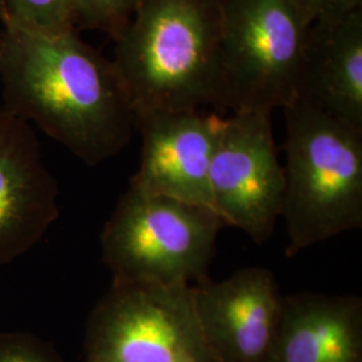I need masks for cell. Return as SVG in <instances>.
<instances>
[{
    "instance_id": "cell-2",
    "label": "cell",
    "mask_w": 362,
    "mask_h": 362,
    "mask_svg": "<svg viewBox=\"0 0 362 362\" xmlns=\"http://www.w3.org/2000/svg\"><path fill=\"white\" fill-rule=\"evenodd\" d=\"M221 0H143L112 59L136 119L219 109Z\"/></svg>"
},
{
    "instance_id": "cell-4",
    "label": "cell",
    "mask_w": 362,
    "mask_h": 362,
    "mask_svg": "<svg viewBox=\"0 0 362 362\" xmlns=\"http://www.w3.org/2000/svg\"><path fill=\"white\" fill-rule=\"evenodd\" d=\"M219 215L129 187L101 233V257L113 282L194 286L208 279L221 228Z\"/></svg>"
},
{
    "instance_id": "cell-6",
    "label": "cell",
    "mask_w": 362,
    "mask_h": 362,
    "mask_svg": "<svg viewBox=\"0 0 362 362\" xmlns=\"http://www.w3.org/2000/svg\"><path fill=\"white\" fill-rule=\"evenodd\" d=\"M85 362H214L192 286L112 282L88 318Z\"/></svg>"
},
{
    "instance_id": "cell-3",
    "label": "cell",
    "mask_w": 362,
    "mask_h": 362,
    "mask_svg": "<svg viewBox=\"0 0 362 362\" xmlns=\"http://www.w3.org/2000/svg\"><path fill=\"white\" fill-rule=\"evenodd\" d=\"M286 118V255L362 227V132L296 98Z\"/></svg>"
},
{
    "instance_id": "cell-5",
    "label": "cell",
    "mask_w": 362,
    "mask_h": 362,
    "mask_svg": "<svg viewBox=\"0 0 362 362\" xmlns=\"http://www.w3.org/2000/svg\"><path fill=\"white\" fill-rule=\"evenodd\" d=\"M311 23L293 0H221L219 109H284L297 98Z\"/></svg>"
},
{
    "instance_id": "cell-12",
    "label": "cell",
    "mask_w": 362,
    "mask_h": 362,
    "mask_svg": "<svg viewBox=\"0 0 362 362\" xmlns=\"http://www.w3.org/2000/svg\"><path fill=\"white\" fill-rule=\"evenodd\" d=\"M269 362H362V298L285 296Z\"/></svg>"
},
{
    "instance_id": "cell-13",
    "label": "cell",
    "mask_w": 362,
    "mask_h": 362,
    "mask_svg": "<svg viewBox=\"0 0 362 362\" xmlns=\"http://www.w3.org/2000/svg\"><path fill=\"white\" fill-rule=\"evenodd\" d=\"M7 30L59 35L77 31L76 0H1Z\"/></svg>"
},
{
    "instance_id": "cell-17",
    "label": "cell",
    "mask_w": 362,
    "mask_h": 362,
    "mask_svg": "<svg viewBox=\"0 0 362 362\" xmlns=\"http://www.w3.org/2000/svg\"><path fill=\"white\" fill-rule=\"evenodd\" d=\"M7 34V25H6V18H4V10H3V1L0 0V50L3 47V42Z\"/></svg>"
},
{
    "instance_id": "cell-7",
    "label": "cell",
    "mask_w": 362,
    "mask_h": 362,
    "mask_svg": "<svg viewBox=\"0 0 362 362\" xmlns=\"http://www.w3.org/2000/svg\"><path fill=\"white\" fill-rule=\"evenodd\" d=\"M285 169L279 163L272 113L247 110L221 118L209 168L211 207L226 227L266 243L282 216Z\"/></svg>"
},
{
    "instance_id": "cell-9",
    "label": "cell",
    "mask_w": 362,
    "mask_h": 362,
    "mask_svg": "<svg viewBox=\"0 0 362 362\" xmlns=\"http://www.w3.org/2000/svg\"><path fill=\"white\" fill-rule=\"evenodd\" d=\"M58 199L33 127L0 106V267L45 238L59 218Z\"/></svg>"
},
{
    "instance_id": "cell-16",
    "label": "cell",
    "mask_w": 362,
    "mask_h": 362,
    "mask_svg": "<svg viewBox=\"0 0 362 362\" xmlns=\"http://www.w3.org/2000/svg\"><path fill=\"white\" fill-rule=\"evenodd\" d=\"M299 11L310 22L336 19L362 8V0H293Z\"/></svg>"
},
{
    "instance_id": "cell-1",
    "label": "cell",
    "mask_w": 362,
    "mask_h": 362,
    "mask_svg": "<svg viewBox=\"0 0 362 362\" xmlns=\"http://www.w3.org/2000/svg\"><path fill=\"white\" fill-rule=\"evenodd\" d=\"M3 107L86 165L122 152L136 115L112 61L78 35L7 30L0 50Z\"/></svg>"
},
{
    "instance_id": "cell-15",
    "label": "cell",
    "mask_w": 362,
    "mask_h": 362,
    "mask_svg": "<svg viewBox=\"0 0 362 362\" xmlns=\"http://www.w3.org/2000/svg\"><path fill=\"white\" fill-rule=\"evenodd\" d=\"M0 362H62L52 344L28 332L0 333Z\"/></svg>"
},
{
    "instance_id": "cell-11",
    "label": "cell",
    "mask_w": 362,
    "mask_h": 362,
    "mask_svg": "<svg viewBox=\"0 0 362 362\" xmlns=\"http://www.w3.org/2000/svg\"><path fill=\"white\" fill-rule=\"evenodd\" d=\"M297 98L362 132V8L311 25Z\"/></svg>"
},
{
    "instance_id": "cell-10",
    "label": "cell",
    "mask_w": 362,
    "mask_h": 362,
    "mask_svg": "<svg viewBox=\"0 0 362 362\" xmlns=\"http://www.w3.org/2000/svg\"><path fill=\"white\" fill-rule=\"evenodd\" d=\"M220 124L221 117L203 110L139 117L141 160L129 187L211 207L209 168Z\"/></svg>"
},
{
    "instance_id": "cell-14",
    "label": "cell",
    "mask_w": 362,
    "mask_h": 362,
    "mask_svg": "<svg viewBox=\"0 0 362 362\" xmlns=\"http://www.w3.org/2000/svg\"><path fill=\"white\" fill-rule=\"evenodd\" d=\"M141 1L143 0H76L77 28L95 30L107 34L115 40L128 26Z\"/></svg>"
},
{
    "instance_id": "cell-8",
    "label": "cell",
    "mask_w": 362,
    "mask_h": 362,
    "mask_svg": "<svg viewBox=\"0 0 362 362\" xmlns=\"http://www.w3.org/2000/svg\"><path fill=\"white\" fill-rule=\"evenodd\" d=\"M200 332L214 362H269L284 314L275 275L246 267L192 286Z\"/></svg>"
}]
</instances>
